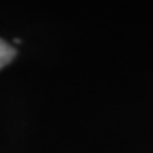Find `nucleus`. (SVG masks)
<instances>
[{"instance_id":"f257e3e1","label":"nucleus","mask_w":153,"mask_h":153,"mask_svg":"<svg viewBox=\"0 0 153 153\" xmlns=\"http://www.w3.org/2000/svg\"><path fill=\"white\" fill-rule=\"evenodd\" d=\"M14 56H16V49L12 48L10 44H7L5 41L0 39V68L9 65Z\"/></svg>"}]
</instances>
